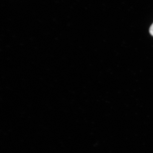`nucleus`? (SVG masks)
<instances>
[{"label":"nucleus","instance_id":"1","mask_svg":"<svg viewBox=\"0 0 153 153\" xmlns=\"http://www.w3.org/2000/svg\"><path fill=\"white\" fill-rule=\"evenodd\" d=\"M149 33L151 36H152L153 37V23L152 24V25H151L150 27L149 28Z\"/></svg>","mask_w":153,"mask_h":153}]
</instances>
